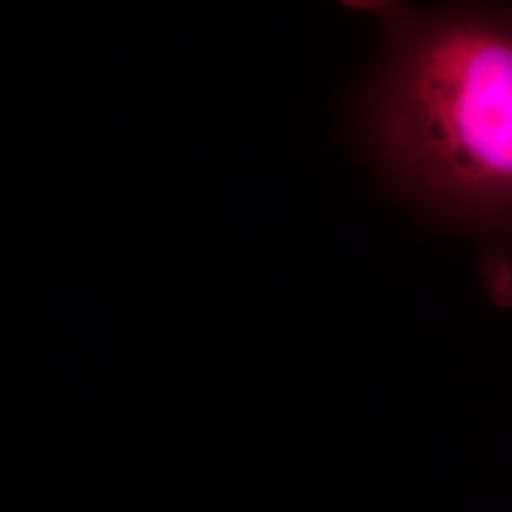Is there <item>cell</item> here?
Returning a JSON list of instances; mask_svg holds the SVG:
<instances>
[{
	"label": "cell",
	"instance_id": "6da1fadb",
	"mask_svg": "<svg viewBox=\"0 0 512 512\" xmlns=\"http://www.w3.org/2000/svg\"><path fill=\"white\" fill-rule=\"evenodd\" d=\"M380 69L365 95L370 156L414 203L480 239L484 277L512 302V6L378 8Z\"/></svg>",
	"mask_w": 512,
	"mask_h": 512
}]
</instances>
